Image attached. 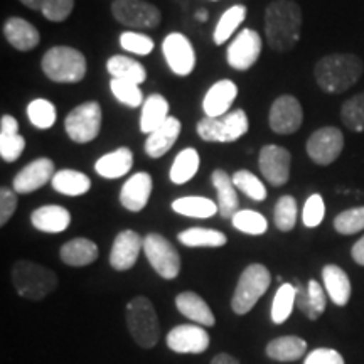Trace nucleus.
Masks as SVG:
<instances>
[{
	"mask_svg": "<svg viewBox=\"0 0 364 364\" xmlns=\"http://www.w3.org/2000/svg\"><path fill=\"white\" fill-rule=\"evenodd\" d=\"M302 31V11L294 0H273L265 11V38L273 51L294 49Z\"/></svg>",
	"mask_w": 364,
	"mask_h": 364,
	"instance_id": "1",
	"label": "nucleus"
},
{
	"mask_svg": "<svg viewBox=\"0 0 364 364\" xmlns=\"http://www.w3.org/2000/svg\"><path fill=\"white\" fill-rule=\"evenodd\" d=\"M363 71V61L354 54H331L317 63L314 75L321 90L338 95L356 85Z\"/></svg>",
	"mask_w": 364,
	"mask_h": 364,
	"instance_id": "2",
	"label": "nucleus"
},
{
	"mask_svg": "<svg viewBox=\"0 0 364 364\" xmlns=\"http://www.w3.org/2000/svg\"><path fill=\"white\" fill-rule=\"evenodd\" d=\"M12 284L17 294L27 300H43L58 287V275L51 268L29 260H19L12 267Z\"/></svg>",
	"mask_w": 364,
	"mask_h": 364,
	"instance_id": "3",
	"label": "nucleus"
},
{
	"mask_svg": "<svg viewBox=\"0 0 364 364\" xmlns=\"http://www.w3.org/2000/svg\"><path fill=\"white\" fill-rule=\"evenodd\" d=\"M44 75L54 83H80L86 76V58L70 46H54L41 61Z\"/></svg>",
	"mask_w": 364,
	"mask_h": 364,
	"instance_id": "4",
	"label": "nucleus"
},
{
	"mask_svg": "<svg viewBox=\"0 0 364 364\" xmlns=\"http://www.w3.org/2000/svg\"><path fill=\"white\" fill-rule=\"evenodd\" d=\"M127 327L140 348L152 349L159 343L161 324L156 307L147 297L139 295L127 304Z\"/></svg>",
	"mask_w": 364,
	"mask_h": 364,
	"instance_id": "5",
	"label": "nucleus"
},
{
	"mask_svg": "<svg viewBox=\"0 0 364 364\" xmlns=\"http://www.w3.org/2000/svg\"><path fill=\"white\" fill-rule=\"evenodd\" d=\"M272 284V275L268 268L262 263H252L245 268L240 275L238 285H236L233 299H231V309L238 316H245L255 307V304L262 299Z\"/></svg>",
	"mask_w": 364,
	"mask_h": 364,
	"instance_id": "6",
	"label": "nucleus"
},
{
	"mask_svg": "<svg viewBox=\"0 0 364 364\" xmlns=\"http://www.w3.org/2000/svg\"><path fill=\"white\" fill-rule=\"evenodd\" d=\"M250 122L245 110H235L223 117H204L198 122V134L206 142L230 144L247 134Z\"/></svg>",
	"mask_w": 364,
	"mask_h": 364,
	"instance_id": "7",
	"label": "nucleus"
},
{
	"mask_svg": "<svg viewBox=\"0 0 364 364\" xmlns=\"http://www.w3.org/2000/svg\"><path fill=\"white\" fill-rule=\"evenodd\" d=\"M102 107L97 102H85L68 113L65 129L73 142L88 144L98 136L102 130Z\"/></svg>",
	"mask_w": 364,
	"mask_h": 364,
	"instance_id": "8",
	"label": "nucleus"
},
{
	"mask_svg": "<svg viewBox=\"0 0 364 364\" xmlns=\"http://www.w3.org/2000/svg\"><path fill=\"white\" fill-rule=\"evenodd\" d=\"M144 252L150 263L162 279L174 280L181 272V257L174 245L166 236L149 233L144 238Z\"/></svg>",
	"mask_w": 364,
	"mask_h": 364,
	"instance_id": "9",
	"label": "nucleus"
},
{
	"mask_svg": "<svg viewBox=\"0 0 364 364\" xmlns=\"http://www.w3.org/2000/svg\"><path fill=\"white\" fill-rule=\"evenodd\" d=\"M113 17L132 29H156L161 24V11L145 0H115L112 4Z\"/></svg>",
	"mask_w": 364,
	"mask_h": 364,
	"instance_id": "10",
	"label": "nucleus"
},
{
	"mask_svg": "<svg viewBox=\"0 0 364 364\" xmlns=\"http://www.w3.org/2000/svg\"><path fill=\"white\" fill-rule=\"evenodd\" d=\"M307 154L318 166H329L338 161L344 149V135L336 127H322L314 132L307 140Z\"/></svg>",
	"mask_w": 364,
	"mask_h": 364,
	"instance_id": "11",
	"label": "nucleus"
},
{
	"mask_svg": "<svg viewBox=\"0 0 364 364\" xmlns=\"http://www.w3.org/2000/svg\"><path fill=\"white\" fill-rule=\"evenodd\" d=\"M304 122V112L299 100L292 95H282L272 103L268 113L270 129L279 135H292Z\"/></svg>",
	"mask_w": 364,
	"mask_h": 364,
	"instance_id": "12",
	"label": "nucleus"
},
{
	"mask_svg": "<svg viewBox=\"0 0 364 364\" xmlns=\"http://www.w3.org/2000/svg\"><path fill=\"white\" fill-rule=\"evenodd\" d=\"M290 166H292V156L285 147L270 144L260 150L258 167L268 184L275 188L287 184V181L290 179Z\"/></svg>",
	"mask_w": 364,
	"mask_h": 364,
	"instance_id": "13",
	"label": "nucleus"
},
{
	"mask_svg": "<svg viewBox=\"0 0 364 364\" xmlns=\"http://www.w3.org/2000/svg\"><path fill=\"white\" fill-rule=\"evenodd\" d=\"M262 54V38L257 31L243 29L226 51V61L233 70L247 71Z\"/></svg>",
	"mask_w": 364,
	"mask_h": 364,
	"instance_id": "14",
	"label": "nucleus"
},
{
	"mask_svg": "<svg viewBox=\"0 0 364 364\" xmlns=\"http://www.w3.org/2000/svg\"><path fill=\"white\" fill-rule=\"evenodd\" d=\"M162 53L171 71L177 76H189L196 66V53L191 41L181 33H172L164 39Z\"/></svg>",
	"mask_w": 364,
	"mask_h": 364,
	"instance_id": "15",
	"label": "nucleus"
},
{
	"mask_svg": "<svg viewBox=\"0 0 364 364\" xmlns=\"http://www.w3.org/2000/svg\"><path fill=\"white\" fill-rule=\"evenodd\" d=\"M54 177V162L48 157H39L17 172L12 186L17 194H29L44 188Z\"/></svg>",
	"mask_w": 364,
	"mask_h": 364,
	"instance_id": "16",
	"label": "nucleus"
},
{
	"mask_svg": "<svg viewBox=\"0 0 364 364\" xmlns=\"http://www.w3.org/2000/svg\"><path fill=\"white\" fill-rule=\"evenodd\" d=\"M171 351L177 354H203L209 348V334L201 326H177L166 339Z\"/></svg>",
	"mask_w": 364,
	"mask_h": 364,
	"instance_id": "17",
	"label": "nucleus"
},
{
	"mask_svg": "<svg viewBox=\"0 0 364 364\" xmlns=\"http://www.w3.org/2000/svg\"><path fill=\"white\" fill-rule=\"evenodd\" d=\"M144 248V240L136 231L125 230L117 235L110 252V265L117 272H125L134 268L139 255Z\"/></svg>",
	"mask_w": 364,
	"mask_h": 364,
	"instance_id": "18",
	"label": "nucleus"
},
{
	"mask_svg": "<svg viewBox=\"0 0 364 364\" xmlns=\"http://www.w3.org/2000/svg\"><path fill=\"white\" fill-rule=\"evenodd\" d=\"M152 194V177L147 172H136L122 186L120 203L132 213H139L147 206Z\"/></svg>",
	"mask_w": 364,
	"mask_h": 364,
	"instance_id": "19",
	"label": "nucleus"
},
{
	"mask_svg": "<svg viewBox=\"0 0 364 364\" xmlns=\"http://www.w3.org/2000/svg\"><path fill=\"white\" fill-rule=\"evenodd\" d=\"M238 97V86L231 80H221L206 91L203 100V110L206 117H223Z\"/></svg>",
	"mask_w": 364,
	"mask_h": 364,
	"instance_id": "20",
	"label": "nucleus"
},
{
	"mask_svg": "<svg viewBox=\"0 0 364 364\" xmlns=\"http://www.w3.org/2000/svg\"><path fill=\"white\" fill-rule=\"evenodd\" d=\"M4 36L14 49L24 53L38 48L41 43L39 31L36 29V26L22 19V17H11L4 22Z\"/></svg>",
	"mask_w": 364,
	"mask_h": 364,
	"instance_id": "21",
	"label": "nucleus"
},
{
	"mask_svg": "<svg viewBox=\"0 0 364 364\" xmlns=\"http://www.w3.org/2000/svg\"><path fill=\"white\" fill-rule=\"evenodd\" d=\"M295 306L302 314L311 318V321H317L326 311L327 297L324 289L316 280H311L307 287L302 284H295Z\"/></svg>",
	"mask_w": 364,
	"mask_h": 364,
	"instance_id": "22",
	"label": "nucleus"
},
{
	"mask_svg": "<svg viewBox=\"0 0 364 364\" xmlns=\"http://www.w3.org/2000/svg\"><path fill=\"white\" fill-rule=\"evenodd\" d=\"M26 149V139L19 134V124L12 115L0 118V157L6 162H16Z\"/></svg>",
	"mask_w": 364,
	"mask_h": 364,
	"instance_id": "23",
	"label": "nucleus"
},
{
	"mask_svg": "<svg viewBox=\"0 0 364 364\" xmlns=\"http://www.w3.org/2000/svg\"><path fill=\"white\" fill-rule=\"evenodd\" d=\"M181 134V122L176 117H169L166 124L149 134L145 140V154L152 159H161L174 147L176 140Z\"/></svg>",
	"mask_w": 364,
	"mask_h": 364,
	"instance_id": "24",
	"label": "nucleus"
},
{
	"mask_svg": "<svg viewBox=\"0 0 364 364\" xmlns=\"http://www.w3.org/2000/svg\"><path fill=\"white\" fill-rule=\"evenodd\" d=\"M31 223L43 233H63L71 225V215L66 208L58 204H48L33 211Z\"/></svg>",
	"mask_w": 364,
	"mask_h": 364,
	"instance_id": "25",
	"label": "nucleus"
},
{
	"mask_svg": "<svg viewBox=\"0 0 364 364\" xmlns=\"http://www.w3.org/2000/svg\"><path fill=\"white\" fill-rule=\"evenodd\" d=\"M176 307L182 316L188 317L189 321L204 327H213L216 324V317L211 307L208 306L206 300L196 292H182L176 297Z\"/></svg>",
	"mask_w": 364,
	"mask_h": 364,
	"instance_id": "26",
	"label": "nucleus"
},
{
	"mask_svg": "<svg viewBox=\"0 0 364 364\" xmlns=\"http://www.w3.org/2000/svg\"><path fill=\"white\" fill-rule=\"evenodd\" d=\"M134 166V154L129 147H118L113 152L105 154L95 162V171L100 177L105 179H118L129 174Z\"/></svg>",
	"mask_w": 364,
	"mask_h": 364,
	"instance_id": "27",
	"label": "nucleus"
},
{
	"mask_svg": "<svg viewBox=\"0 0 364 364\" xmlns=\"http://www.w3.org/2000/svg\"><path fill=\"white\" fill-rule=\"evenodd\" d=\"M213 186L216 188L218 193V209H220V215L225 220H231L240 208V199L236 194L233 179L228 176L226 171L216 169L211 176Z\"/></svg>",
	"mask_w": 364,
	"mask_h": 364,
	"instance_id": "28",
	"label": "nucleus"
},
{
	"mask_svg": "<svg viewBox=\"0 0 364 364\" xmlns=\"http://www.w3.org/2000/svg\"><path fill=\"white\" fill-rule=\"evenodd\" d=\"M59 258L68 267L91 265L98 258V247L88 238L70 240L59 250Z\"/></svg>",
	"mask_w": 364,
	"mask_h": 364,
	"instance_id": "29",
	"label": "nucleus"
},
{
	"mask_svg": "<svg viewBox=\"0 0 364 364\" xmlns=\"http://www.w3.org/2000/svg\"><path fill=\"white\" fill-rule=\"evenodd\" d=\"M322 280H324L326 292L336 306L343 307L351 299V282L348 273L338 265H326L322 268Z\"/></svg>",
	"mask_w": 364,
	"mask_h": 364,
	"instance_id": "30",
	"label": "nucleus"
},
{
	"mask_svg": "<svg viewBox=\"0 0 364 364\" xmlns=\"http://www.w3.org/2000/svg\"><path fill=\"white\" fill-rule=\"evenodd\" d=\"M167 120H169V102L162 95H150L142 105L140 130L144 134H152Z\"/></svg>",
	"mask_w": 364,
	"mask_h": 364,
	"instance_id": "31",
	"label": "nucleus"
},
{
	"mask_svg": "<svg viewBox=\"0 0 364 364\" xmlns=\"http://www.w3.org/2000/svg\"><path fill=\"white\" fill-rule=\"evenodd\" d=\"M307 343L299 336H284L267 344V356L280 363L297 361L306 354Z\"/></svg>",
	"mask_w": 364,
	"mask_h": 364,
	"instance_id": "32",
	"label": "nucleus"
},
{
	"mask_svg": "<svg viewBox=\"0 0 364 364\" xmlns=\"http://www.w3.org/2000/svg\"><path fill=\"white\" fill-rule=\"evenodd\" d=\"M107 71L110 73L112 78L115 80H125L130 83L142 85L147 80V70L142 63L135 61L129 56H122V54H115L107 61Z\"/></svg>",
	"mask_w": 364,
	"mask_h": 364,
	"instance_id": "33",
	"label": "nucleus"
},
{
	"mask_svg": "<svg viewBox=\"0 0 364 364\" xmlns=\"http://www.w3.org/2000/svg\"><path fill=\"white\" fill-rule=\"evenodd\" d=\"M51 186H53V189L59 194L76 198V196H83L88 193V191L91 189V179L80 171L63 169V171H58L56 174H54Z\"/></svg>",
	"mask_w": 364,
	"mask_h": 364,
	"instance_id": "34",
	"label": "nucleus"
},
{
	"mask_svg": "<svg viewBox=\"0 0 364 364\" xmlns=\"http://www.w3.org/2000/svg\"><path fill=\"white\" fill-rule=\"evenodd\" d=\"M172 211L177 215L189 216V218H199V220H206V218H213L218 209V203L211 201L209 198H203V196H186V198H179L172 201Z\"/></svg>",
	"mask_w": 364,
	"mask_h": 364,
	"instance_id": "35",
	"label": "nucleus"
},
{
	"mask_svg": "<svg viewBox=\"0 0 364 364\" xmlns=\"http://www.w3.org/2000/svg\"><path fill=\"white\" fill-rule=\"evenodd\" d=\"M177 238L182 245L189 248H220L226 245V235L218 230H208V228H189L181 231Z\"/></svg>",
	"mask_w": 364,
	"mask_h": 364,
	"instance_id": "36",
	"label": "nucleus"
},
{
	"mask_svg": "<svg viewBox=\"0 0 364 364\" xmlns=\"http://www.w3.org/2000/svg\"><path fill=\"white\" fill-rule=\"evenodd\" d=\"M199 171V152L196 149H184L177 154L174 162H172L169 177L172 184H186Z\"/></svg>",
	"mask_w": 364,
	"mask_h": 364,
	"instance_id": "37",
	"label": "nucleus"
},
{
	"mask_svg": "<svg viewBox=\"0 0 364 364\" xmlns=\"http://www.w3.org/2000/svg\"><path fill=\"white\" fill-rule=\"evenodd\" d=\"M247 17V7L245 6H233L223 14L218 21L215 27V34H213V39H215V44L221 46L226 43L228 39L233 36V33L241 26V22Z\"/></svg>",
	"mask_w": 364,
	"mask_h": 364,
	"instance_id": "38",
	"label": "nucleus"
},
{
	"mask_svg": "<svg viewBox=\"0 0 364 364\" xmlns=\"http://www.w3.org/2000/svg\"><path fill=\"white\" fill-rule=\"evenodd\" d=\"M295 285L282 284L280 289L277 290L275 297L272 304V321L273 324H284V322L292 316L295 306Z\"/></svg>",
	"mask_w": 364,
	"mask_h": 364,
	"instance_id": "39",
	"label": "nucleus"
},
{
	"mask_svg": "<svg viewBox=\"0 0 364 364\" xmlns=\"http://www.w3.org/2000/svg\"><path fill=\"white\" fill-rule=\"evenodd\" d=\"M27 118H29V122L36 129L48 130L56 124V107L49 100H33V102L27 105Z\"/></svg>",
	"mask_w": 364,
	"mask_h": 364,
	"instance_id": "40",
	"label": "nucleus"
},
{
	"mask_svg": "<svg viewBox=\"0 0 364 364\" xmlns=\"http://www.w3.org/2000/svg\"><path fill=\"white\" fill-rule=\"evenodd\" d=\"M231 223H233V226L238 231H241V233L252 236H260L263 233H267L268 230L267 218L260 215V213L253 211V209L238 211L233 218H231Z\"/></svg>",
	"mask_w": 364,
	"mask_h": 364,
	"instance_id": "41",
	"label": "nucleus"
},
{
	"mask_svg": "<svg viewBox=\"0 0 364 364\" xmlns=\"http://www.w3.org/2000/svg\"><path fill=\"white\" fill-rule=\"evenodd\" d=\"M231 179H233L235 188H238L241 193L247 194L250 199H253V201H265L267 199L265 184L250 171H236L235 174L231 176Z\"/></svg>",
	"mask_w": 364,
	"mask_h": 364,
	"instance_id": "42",
	"label": "nucleus"
},
{
	"mask_svg": "<svg viewBox=\"0 0 364 364\" xmlns=\"http://www.w3.org/2000/svg\"><path fill=\"white\" fill-rule=\"evenodd\" d=\"M341 120L353 132H364V93L346 100L341 108Z\"/></svg>",
	"mask_w": 364,
	"mask_h": 364,
	"instance_id": "43",
	"label": "nucleus"
},
{
	"mask_svg": "<svg viewBox=\"0 0 364 364\" xmlns=\"http://www.w3.org/2000/svg\"><path fill=\"white\" fill-rule=\"evenodd\" d=\"M110 90L113 97H115L122 105H125V107L136 108L140 107V105H144V95L139 85L130 83V81L125 80L112 78Z\"/></svg>",
	"mask_w": 364,
	"mask_h": 364,
	"instance_id": "44",
	"label": "nucleus"
},
{
	"mask_svg": "<svg viewBox=\"0 0 364 364\" xmlns=\"http://www.w3.org/2000/svg\"><path fill=\"white\" fill-rule=\"evenodd\" d=\"M273 220L280 231H292L297 223V201L292 196H282L275 206V213H273Z\"/></svg>",
	"mask_w": 364,
	"mask_h": 364,
	"instance_id": "45",
	"label": "nucleus"
},
{
	"mask_svg": "<svg viewBox=\"0 0 364 364\" xmlns=\"http://www.w3.org/2000/svg\"><path fill=\"white\" fill-rule=\"evenodd\" d=\"M336 231L341 235H356L364 230V206L346 209L334 220Z\"/></svg>",
	"mask_w": 364,
	"mask_h": 364,
	"instance_id": "46",
	"label": "nucleus"
},
{
	"mask_svg": "<svg viewBox=\"0 0 364 364\" xmlns=\"http://www.w3.org/2000/svg\"><path fill=\"white\" fill-rule=\"evenodd\" d=\"M120 46L127 53L136 54V56H147V54L152 53L154 41L145 34L125 31V33L120 34Z\"/></svg>",
	"mask_w": 364,
	"mask_h": 364,
	"instance_id": "47",
	"label": "nucleus"
},
{
	"mask_svg": "<svg viewBox=\"0 0 364 364\" xmlns=\"http://www.w3.org/2000/svg\"><path fill=\"white\" fill-rule=\"evenodd\" d=\"M326 215V204L321 194H312L304 204L302 221L307 228H316L322 223Z\"/></svg>",
	"mask_w": 364,
	"mask_h": 364,
	"instance_id": "48",
	"label": "nucleus"
},
{
	"mask_svg": "<svg viewBox=\"0 0 364 364\" xmlns=\"http://www.w3.org/2000/svg\"><path fill=\"white\" fill-rule=\"evenodd\" d=\"M75 0H43L41 12L48 21L63 22L71 16Z\"/></svg>",
	"mask_w": 364,
	"mask_h": 364,
	"instance_id": "49",
	"label": "nucleus"
},
{
	"mask_svg": "<svg viewBox=\"0 0 364 364\" xmlns=\"http://www.w3.org/2000/svg\"><path fill=\"white\" fill-rule=\"evenodd\" d=\"M17 193L12 189H0V226H6L17 209Z\"/></svg>",
	"mask_w": 364,
	"mask_h": 364,
	"instance_id": "50",
	"label": "nucleus"
},
{
	"mask_svg": "<svg viewBox=\"0 0 364 364\" xmlns=\"http://www.w3.org/2000/svg\"><path fill=\"white\" fill-rule=\"evenodd\" d=\"M304 364H344V358L336 349L318 348L309 354Z\"/></svg>",
	"mask_w": 364,
	"mask_h": 364,
	"instance_id": "51",
	"label": "nucleus"
},
{
	"mask_svg": "<svg viewBox=\"0 0 364 364\" xmlns=\"http://www.w3.org/2000/svg\"><path fill=\"white\" fill-rule=\"evenodd\" d=\"M351 255H353V260L358 263V265L364 267V236L359 241L354 243V247L351 250Z\"/></svg>",
	"mask_w": 364,
	"mask_h": 364,
	"instance_id": "52",
	"label": "nucleus"
},
{
	"mask_svg": "<svg viewBox=\"0 0 364 364\" xmlns=\"http://www.w3.org/2000/svg\"><path fill=\"white\" fill-rule=\"evenodd\" d=\"M211 364H240V361L236 358L231 356V354L221 353V354H218V356L213 358Z\"/></svg>",
	"mask_w": 364,
	"mask_h": 364,
	"instance_id": "53",
	"label": "nucleus"
},
{
	"mask_svg": "<svg viewBox=\"0 0 364 364\" xmlns=\"http://www.w3.org/2000/svg\"><path fill=\"white\" fill-rule=\"evenodd\" d=\"M21 2L33 11H41V7H43V0H21Z\"/></svg>",
	"mask_w": 364,
	"mask_h": 364,
	"instance_id": "54",
	"label": "nucleus"
},
{
	"mask_svg": "<svg viewBox=\"0 0 364 364\" xmlns=\"http://www.w3.org/2000/svg\"><path fill=\"white\" fill-rule=\"evenodd\" d=\"M206 17H208V14L204 12V11H199V12H198V19H199V21H206Z\"/></svg>",
	"mask_w": 364,
	"mask_h": 364,
	"instance_id": "55",
	"label": "nucleus"
}]
</instances>
